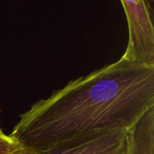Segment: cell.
Segmentation results:
<instances>
[{"label": "cell", "instance_id": "1", "mask_svg": "<svg viewBox=\"0 0 154 154\" xmlns=\"http://www.w3.org/2000/svg\"><path fill=\"white\" fill-rule=\"evenodd\" d=\"M154 106V67L123 60L69 81L20 115L10 134L37 154L74 140L127 131Z\"/></svg>", "mask_w": 154, "mask_h": 154}, {"label": "cell", "instance_id": "2", "mask_svg": "<svg viewBox=\"0 0 154 154\" xmlns=\"http://www.w3.org/2000/svg\"><path fill=\"white\" fill-rule=\"evenodd\" d=\"M129 31L128 44L121 60L154 67V27L149 1H121Z\"/></svg>", "mask_w": 154, "mask_h": 154}, {"label": "cell", "instance_id": "3", "mask_svg": "<svg viewBox=\"0 0 154 154\" xmlns=\"http://www.w3.org/2000/svg\"><path fill=\"white\" fill-rule=\"evenodd\" d=\"M127 131H115L57 145L37 154H124Z\"/></svg>", "mask_w": 154, "mask_h": 154}, {"label": "cell", "instance_id": "4", "mask_svg": "<svg viewBox=\"0 0 154 154\" xmlns=\"http://www.w3.org/2000/svg\"><path fill=\"white\" fill-rule=\"evenodd\" d=\"M124 154H154V106L127 130Z\"/></svg>", "mask_w": 154, "mask_h": 154}, {"label": "cell", "instance_id": "5", "mask_svg": "<svg viewBox=\"0 0 154 154\" xmlns=\"http://www.w3.org/2000/svg\"><path fill=\"white\" fill-rule=\"evenodd\" d=\"M0 154H34L28 151L10 135H0Z\"/></svg>", "mask_w": 154, "mask_h": 154}, {"label": "cell", "instance_id": "6", "mask_svg": "<svg viewBox=\"0 0 154 154\" xmlns=\"http://www.w3.org/2000/svg\"><path fill=\"white\" fill-rule=\"evenodd\" d=\"M3 134H5V133L3 132V130L1 128V125H0V135H3Z\"/></svg>", "mask_w": 154, "mask_h": 154}]
</instances>
